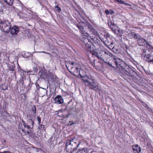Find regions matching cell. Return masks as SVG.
Wrapping results in <instances>:
<instances>
[{
    "label": "cell",
    "mask_w": 153,
    "mask_h": 153,
    "mask_svg": "<svg viewBox=\"0 0 153 153\" xmlns=\"http://www.w3.org/2000/svg\"><path fill=\"white\" fill-rule=\"evenodd\" d=\"M99 37L104 44L111 51L117 54L120 52V49L117 44L107 32L102 31H99Z\"/></svg>",
    "instance_id": "6da1fadb"
},
{
    "label": "cell",
    "mask_w": 153,
    "mask_h": 153,
    "mask_svg": "<svg viewBox=\"0 0 153 153\" xmlns=\"http://www.w3.org/2000/svg\"><path fill=\"white\" fill-rule=\"evenodd\" d=\"M65 64L69 72L76 77H80L82 79L87 75L80 66L74 62L66 61Z\"/></svg>",
    "instance_id": "7a4b0ae2"
},
{
    "label": "cell",
    "mask_w": 153,
    "mask_h": 153,
    "mask_svg": "<svg viewBox=\"0 0 153 153\" xmlns=\"http://www.w3.org/2000/svg\"><path fill=\"white\" fill-rule=\"evenodd\" d=\"M98 57L102 59L103 62L108 64L110 66L116 68L117 67L116 59L113 57L108 52L104 51H100L98 53Z\"/></svg>",
    "instance_id": "3957f363"
},
{
    "label": "cell",
    "mask_w": 153,
    "mask_h": 153,
    "mask_svg": "<svg viewBox=\"0 0 153 153\" xmlns=\"http://www.w3.org/2000/svg\"><path fill=\"white\" fill-rule=\"evenodd\" d=\"M79 27L81 31L88 38L90 39L94 42H99L97 36L87 25L83 22H81L79 24Z\"/></svg>",
    "instance_id": "277c9868"
},
{
    "label": "cell",
    "mask_w": 153,
    "mask_h": 153,
    "mask_svg": "<svg viewBox=\"0 0 153 153\" xmlns=\"http://www.w3.org/2000/svg\"><path fill=\"white\" fill-rule=\"evenodd\" d=\"M116 63H117V66L120 67L122 70L126 72L128 74L130 75L131 76H134L136 74L134 72V71L124 61L121 60V59L117 58L116 59Z\"/></svg>",
    "instance_id": "5b68a950"
},
{
    "label": "cell",
    "mask_w": 153,
    "mask_h": 153,
    "mask_svg": "<svg viewBox=\"0 0 153 153\" xmlns=\"http://www.w3.org/2000/svg\"><path fill=\"white\" fill-rule=\"evenodd\" d=\"M80 144V142L77 139H73L69 141L66 145V150L67 152H72L76 150Z\"/></svg>",
    "instance_id": "8992f818"
},
{
    "label": "cell",
    "mask_w": 153,
    "mask_h": 153,
    "mask_svg": "<svg viewBox=\"0 0 153 153\" xmlns=\"http://www.w3.org/2000/svg\"><path fill=\"white\" fill-rule=\"evenodd\" d=\"M82 79L89 87L94 89H97V86L96 84H95L94 81L91 78L89 77L87 75H85V76H84L83 77H82Z\"/></svg>",
    "instance_id": "52a82bcc"
},
{
    "label": "cell",
    "mask_w": 153,
    "mask_h": 153,
    "mask_svg": "<svg viewBox=\"0 0 153 153\" xmlns=\"http://www.w3.org/2000/svg\"><path fill=\"white\" fill-rule=\"evenodd\" d=\"M0 28L4 32H9L11 29V25L9 22H2L0 23Z\"/></svg>",
    "instance_id": "ba28073f"
},
{
    "label": "cell",
    "mask_w": 153,
    "mask_h": 153,
    "mask_svg": "<svg viewBox=\"0 0 153 153\" xmlns=\"http://www.w3.org/2000/svg\"><path fill=\"white\" fill-rule=\"evenodd\" d=\"M91 61L94 65L98 68H100L101 67V63L100 61L99 58L97 57L94 54H91L90 56Z\"/></svg>",
    "instance_id": "9c48e42d"
},
{
    "label": "cell",
    "mask_w": 153,
    "mask_h": 153,
    "mask_svg": "<svg viewBox=\"0 0 153 153\" xmlns=\"http://www.w3.org/2000/svg\"><path fill=\"white\" fill-rule=\"evenodd\" d=\"M20 128L22 131L25 134H28L30 132V128L26 125L23 121H22L20 124Z\"/></svg>",
    "instance_id": "30bf717a"
},
{
    "label": "cell",
    "mask_w": 153,
    "mask_h": 153,
    "mask_svg": "<svg viewBox=\"0 0 153 153\" xmlns=\"http://www.w3.org/2000/svg\"><path fill=\"white\" fill-rule=\"evenodd\" d=\"M143 58L144 59L145 61L147 62H152L153 61V57L150 53L144 51L142 54Z\"/></svg>",
    "instance_id": "8fae6325"
},
{
    "label": "cell",
    "mask_w": 153,
    "mask_h": 153,
    "mask_svg": "<svg viewBox=\"0 0 153 153\" xmlns=\"http://www.w3.org/2000/svg\"><path fill=\"white\" fill-rule=\"evenodd\" d=\"M108 25L109 26L110 28L111 29V30L117 35H120V30L119 28L116 26V25L114 24V23L111 22H108Z\"/></svg>",
    "instance_id": "7c38bea8"
},
{
    "label": "cell",
    "mask_w": 153,
    "mask_h": 153,
    "mask_svg": "<svg viewBox=\"0 0 153 153\" xmlns=\"http://www.w3.org/2000/svg\"><path fill=\"white\" fill-rule=\"evenodd\" d=\"M19 28L17 26H13L11 29L10 32L13 35H16L19 33Z\"/></svg>",
    "instance_id": "4fadbf2b"
},
{
    "label": "cell",
    "mask_w": 153,
    "mask_h": 153,
    "mask_svg": "<svg viewBox=\"0 0 153 153\" xmlns=\"http://www.w3.org/2000/svg\"><path fill=\"white\" fill-rule=\"evenodd\" d=\"M55 102L56 104H62L64 102L63 99L61 96H58L55 99Z\"/></svg>",
    "instance_id": "5bb4252c"
},
{
    "label": "cell",
    "mask_w": 153,
    "mask_h": 153,
    "mask_svg": "<svg viewBox=\"0 0 153 153\" xmlns=\"http://www.w3.org/2000/svg\"><path fill=\"white\" fill-rule=\"evenodd\" d=\"M133 151L135 153H140L141 152V148L138 145H134L133 147Z\"/></svg>",
    "instance_id": "9a60e30c"
},
{
    "label": "cell",
    "mask_w": 153,
    "mask_h": 153,
    "mask_svg": "<svg viewBox=\"0 0 153 153\" xmlns=\"http://www.w3.org/2000/svg\"><path fill=\"white\" fill-rule=\"evenodd\" d=\"M6 3L8 4L9 5H12L13 4V1L14 0H4Z\"/></svg>",
    "instance_id": "2e32d148"
}]
</instances>
